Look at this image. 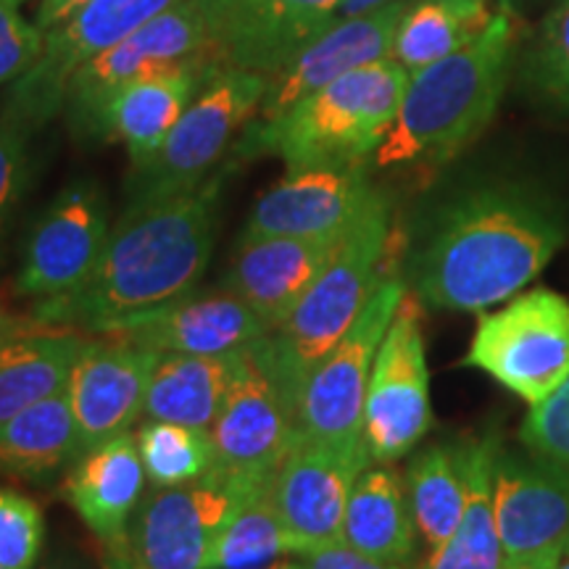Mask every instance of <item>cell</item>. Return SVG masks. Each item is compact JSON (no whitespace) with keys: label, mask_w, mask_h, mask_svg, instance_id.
Wrapping results in <instances>:
<instances>
[{"label":"cell","mask_w":569,"mask_h":569,"mask_svg":"<svg viewBox=\"0 0 569 569\" xmlns=\"http://www.w3.org/2000/svg\"><path fill=\"white\" fill-rule=\"evenodd\" d=\"M227 169L193 190L127 203L90 280L74 293L38 301L40 325L111 332L127 319L193 293L213 253Z\"/></svg>","instance_id":"obj_1"},{"label":"cell","mask_w":569,"mask_h":569,"mask_svg":"<svg viewBox=\"0 0 569 569\" xmlns=\"http://www.w3.org/2000/svg\"><path fill=\"white\" fill-rule=\"evenodd\" d=\"M565 240V213L543 193L511 182L482 184L440 209L411 280L432 309L486 311L538 280Z\"/></svg>","instance_id":"obj_2"},{"label":"cell","mask_w":569,"mask_h":569,"mask_svg":"<svg viewBox=\"0 0 569 569\" xmlns=\"http://www.w3.org/2000/svg\"><path fill=\"white\" fill-rule=\"evenodd\" d=\"M515 46L517 21L501 6L469 46L409 71L393 127L372 156L375 167H443L472 146L496 117Z\"/></svg>","instance_id":"obj_3"},{"label":"cell","mask_w":569,"mask_h":569,"mask_svg":"<svg viewBox=\"0 0 569 569\" xmlns=\"http://www.w3.org/2000/svg\"><path fill=\"white\" fill-rule=\"evenodd\" d=\"M409 69L382 59L348 71L272 122H251L232 142L234 159L274 156L288 169L367 163L401 106Z\"/></svg>","instance_id":"obj_4"},{"label":"cell","mask_w":569,"mask_h":569,"mask_svg":"<svg viewBox=\"0 0 569 569\" xmlns=\"http://www.w3.org/2000/svg\"><path fill=\"white\" fill-rule=\"evenodd\" d=\"M388 240L390 203L380 193L284 322L259 338L261 353L280 380L293 415L303 382L351 330L369 298L380 288V264L386 259Z\"/></svg>","instance_id":"obj_5"},{"label":"cell","mask_w":569,"mask_h":569,"mask_svg":"<svg viewBox=\"0 0 569 569\" xmlns=\"http://www.w3.org/2000/svg\"><path fill=\"white\" fill-rule=\"evenodd\" d=\"M267 92V74L217 67L177 119L161 151L130 177V201H156L184 193L217 172L234 134L243 132Z\"/></svg>","instance_id":"obj_6"},{"label":"cell","mask_w":569,"mask_h":569,"mask_svg":"<svg viewBox=\"0 0 569 569\" xmlns=\"http://www.w3.org/2000/svg\"><path fill=\"white\" fill-rule=\"evenodd\" d=\"M465 367L536 407L569 377V301L551 288H532L475 327Z\"/></svg>","instance_id":"obj_7"},{"label":"cell","mask_w":569,"mask_h":569,"mask_svg":"<svg viewBox=\"0 0 569 569\" xmlns=\"http://www.w3.org/2000/svg\"><path fill=\"white\" fill-rule=\"evenodd\" d=\"M267 488L211 467L184 486L146 490L124 540L134 569H213L219 536L248 498Z\"/></svg>","instance_id":"obj_8"},{"label":"cell","mask_w":569,"mask_h":569,"mask_svg":"<svg viewBox=\"0 0 569 569\" xmlns=\"http://www.w3.org/2000/svg\"><path fill=\"white\" fill-rule=\"evenodd\" d=\"M403 296L407 284L401 280H382L351 330L303 382L296 409V427L303 436L343 448L365 446L361 422L369 377Z\"/></svg>","instance_id":"obj_9"},{"label":"cell","mask_w":569,"mask_h":569,"mask_svg":"<svg viewBox=\"0 0 569 569\" xmlns=\"http://www.w3.org/2000/svg\"><path fill=\"white\" fill-rule=\"evenodd\" d=\"M188 63H217V59L196 0H177L172 9L77 69L63 103L71 132L77 138L98 140L101 113L113 92L140 77Z\"/></svg>","instance_id":"obj_10"},{"label":"cell","mask_w":569,"mask_h":569,"mask_svg":"<svg viewBox=\"0 0 569 569\" xmlns=\"http://www.w3.org/2000/svg\"><path fill=\"white\" fill-rule=\"evenodd\" d=\"M174 3L177 0H88L46 32L40 59L13 82L6 113L30 132L51 122L63 111L69 82L82 63L119 46Z\"/></svg>","instance_id":"obj_11"},{"label":"cell","mask_w":569,"mask_h":569,"mask_svg":"<svg viewBox=\"0 0 569 569\" xmlns=\"http://www.w3.org/2000/svg\"><path fill=\"white\" fill-rule=\"evenodd\" d=\"M430 427V369L419 306L407 293L375 356L361 438L372 465H390L415 451Z\"/></svg>","instance_id":"obj_12"},{"label":"cell","mask_w":569,"mask_h":569,"mask_svg":"<svg viewBox=\"0 0 569 569\" xmlns=\"http://www.w3.org/2000/svg\"><path fill=\"white\" fill-rule=\"evenodd\" d=\"M296 430L288 396L256 340L240 351L238 369L209 427L213 469L253 486H269Z\"/></svg>","instance_id":"obj_13"},{"label":"cell","mask_w":569,"mask_h":569,"mask_svg":"<svg viewBox=\"0 0 569 569\" xmlns=\"http://www.w3.org/2000/svg\"><path fill=\"white\" fill-rule=\"evenodd\" d=\"M369 465L372 459L365 446H332L296 430L293 443L269 482V501L290 553L301 557L343 540L348 498Z\"/></svg>","instance_id":"obj_14"},{"label":"cell","mask_w":569,"mask_h":569,"mask_svg":"<svg viewBox=\"0 0 569 569\" xmlns=\"http://www.w3.org/2000/svg\"><path fill=\"white\" fill-rule=\"evenodd\" d=\"M219 67L274 74L340 19L343 0H196Z\"/></svg>","instance_id":"obj_15"},{"label":"cell","mask_w":569,"mask_h":569,"mask_svg":"<svg viewBox=\"0 0 569 569\" xmlns=\"http://www.w3.org/2000/svg\"><path fill=\"white\" fill-rule=\"evenodd\" d=\"M109 203L101 184L77 180L40 213L17 274V293L51 301L90 280L109 240Z\"/></svg>","instance_id":"obj_16"},{"label":"cell","mask_w":569,"mask_h":569,"mask_svg":"<svg viewBox=\"0 0 569 569\" xmlns=\"http://www.w3.org/2000/svg\"><path fill=\"white\" fill-rule=\"evenodd\" d=\"M377 196L367 163L288 169L256 201L240 238H346Z\"/></svg>","instance_id":"obj_17"},{"label":"cell","mask_w":569,"mask_h":569,"mask_svg":"<svg viewBox=\"0 0 569 569\" xmlns=\"http://www.w3.org/2000/svg\"><path fill=\"white\" fill-rule=\"evenodd\" d=\"M493 509L507 565L551 567L569 553V475L536 457L501 448Z\"/></svg>","instance_id":"obj_18"},{"label":"cell","mask_w":569,"mask_h":569,"mask_svg":"<svg viewBox=\"0 0 569 569\" xmlns=\"http://www.w3.org/2000/svg\"><path fill=\"white\" fill-rule=\"evenodd\" d=\"M407 9L409 0H390L367 13L340 17L280 71L267 77V92L253 117L256 122H272L298 101L346 77L348 71L393 59L396 32Z\"/></svg>","instance_id":"obj_19"},{"label":"cell","mask_w":569,"mask_h":569,"mask_svg":"<svg viewBox=\"0 0 569 569\" xmlns=\"http://www.w3.org/2000/svg\"><path fill=\"white\" fill-rule=\"evenodd\" d=\"M159 353L119 336L88 338L67 380V396L80 427V453L130 432L146 411L148 380Z\"/></svg>","instance_id":"obj_20"},{"label":"cell","mask_w":569,"mask_h":569,"mask_svg":"<svg viewBox=\"0 0 569 569\" xmlns=\"http://www.w3.org/2000/svg\"><path fill=\"white\" fill-rule=\"evenodd\" d=\"M103 336H119L161 353L224 356L264 338L267 327L232 290H193L161 309L127 319Z\"/></svg>","instance_id":"obj_21"},{"label":"cell","mask_w":569,"mask_h":569,"mask_svg":"<svg viewBox=\"0 0 569 569\" xmlns=\"http://www.w3.org/2000/svg\"><path fill=\"white\" fill-rule=\"evenodd\" d=\"M340 243L343 238H240L227 269V290L251 306L272 332L322 274Z\"/></svg>","instance_id":"obj_22"},{"label":"cell","mask_w":569,"mask_h":569,"mask_svg":"<svg viewBox=\"0 0 569 569\" xmlns=\"http://www.w3.org/2000/svg\"><path fill=\"white\" fill-rule=\"evenodd\" d=\"M213 69L217 63H188L124 84L106 103L98 140L124 142L132 172L148 167Z\"/></svg>","instance_id":"obj_23"},{"label":"cell","mask_w":569,"mask_h":569,"mask_svg":"<svg viewBox=\"0 0 569 569\" xmlns=\"http://www.w3.org/2000/svg\"><path fill=\"white\" fill-rule=\"evenodd\" d=\"M142 488H146V467H142L138 436L122 432L71 461V472L63 482V498L90 532L111 546L127 538L134 509L146 493Z\"/></svg>","instance_id":"obj_24"},{"label":"cell","mask_w":569,"mask_h":569,"mask_svg":"<svg viewBox=\"0 0 569 569\" xmlns=\"http://www.w3.org/2000/svg\"><path fill=\"white\" fill-rule=\"evenodd\" d=\"M407 480L388 465H369L348 498L343 543L367 557L409 565L417 551Z\"/></svg>","instance_id":"obj_25"},{"label":"cell","mask_w":569,"mask_h":569,"mask_svg":"<svg viewBox=\"0 0 569 569\" xmlns=\"http://www.w3.org/2000/svg\"><path fill=\"white\" fill-rule=\"evenodd\" d=\"M84 343L74 327L38 325L0 348V425L61 393Z\"/></svg>","instance_id":"obj_26"},{"label":"cell","mask_w":569,"mask_h":569,"mask_svg":"<svg viewBox=\"0 0 569 569\" xmlns=\"http://www.w3.org/2000/svg\"><path fill=\"white\" fill-rule=\"evenodd\" d=\"M240 351L224 356L159 353L148 380L142 415L209 432L238 369Z\"/></svg>","instance_id":"obj_27"},{"label":"cell","mask_w":569,"mask_h":569,"mask_svg":"<svg viewBox=\"0 0 569 569\" xmlns=\"http://www.w3.org/2000/svg\"><path fill=\"white\" fill-rule=\"evenodd\" d=\"M80 457V427L67 388L0 425V472L27 480L51 478Z\"/></svg>","instance_id":"obj_28"},{"label":"cell","mask_w":569,"mask_h":569,"mask_svg":"<svg viewBox=\"0 0 569 569\" xmlns=\"http://www.w3.org/2000/svg\"><path fill=\"white\" fill-rule=\"evenodd\" d=\"M501 451L496 438L467 440V507L453 536L430 551L425 569H503L493 509V469Z\"/></svg>","instance_id":"obj_29"},{"label":"cell","mask_w":569,"mask_h":569,"mask_svg":"<svg viewBox=\"0 0 569 569\" xmlns=\"http://www.w3.org/2000/svg\"><path fill=\"white\" fill-rule=\"evenodd\" d=\"M403 480L419 538L436 551L459 528L467 507L465 443L425 448L411 459Z\"/></svg>","instance_id":"obj_30"},{"label":"cell","mask_w":569,"mask_h":569,"mask_svg":"<svg viewBox=\"0 0 569 569\" xmlns=\"http://www.w3.org/2000/svg\"><path fill=\"white\" fill-rule=\"evenodd\" d=\"M490 0H409L398 24L393 59L417 71L457 53L493 21Z\"/></svg>","instance_id":"obj_31"},{"label":"cell","mask_w":569,"mask_h":569,"mask_svg":"<svg viewBox=\"0 0 569 569\" xmlns=\"http://www.w3.org/2000/svg\"><path fill=\"white\" fill-rule=\"evenodd\" d=\"M146 478L151 486L172 488L203 478L213 467V446L206 430L148 419L138 432Z\"/></svg>","instance_id":"obj_32"},{"label":"cell","mask_w":569,"mask_h":569,"mask_svg":"<svg viewBox=\"0 0 569 569\" xmlns=\"http://www.w3.org/2000/svg\"><path fill=\"white\" fill-rule=\"evenodd\" d=\"M290 553L269 488L248 498L213 549V569H261Z\"/></svg>","instance_id":"obj_33"},{"label":"cell","mask_w":569,"mask_h":569,"mask_svg":"<svg viewBox=\"0 0 569 569\" xmlns=\"http://www.w3.org/2000/svg\"><path fill=\"white\" fill-rule=\"evenodd\" d=\"M46 543V517L32 498L0 488V569H34Z\"/></svg>","instance_id":"obj_34"},{"label":"cell","mask_w":569,"mask_h":569,"mask_svg":"<svg viewBox=\"0 0 569 569\" xmlns=\"http://www.w3.org/2000/svg\"><path fill=\"white\" fill-rule=\"evenodd\" d=\"M519 440L530 457L569 475V377L546 401L530 407Z\"/></svg>","instance_id":"obj_35"},{"label":"cell","mask_w":569,"mask_h":569,"mask_svg":"<svg viewBox=\"0 0 569 569\" xmlns=\"http://www.w3.org/2000/svg\"><path fill=\"white\" fill-rule=\"evenodd\" d=\"M530 80L540 96L569 109V0L543 21L530 59Z\"/></svg>","instance_id":"obj_36"},{"label":"cell","mask_w":569,"mask_h":569,"mask_svg":"<svg viewBox=\"0 0 569 569\" xmlns=\"http://www.w3.org/2000/svg\"><path fill=\"white\" fill-rule=\"evenodd\" d=\"M30 130L3 111L0 117V238L30 188Z\"/></svg>","instance_id":"obj_37"},{"label":"cell","mask_w":569,"mask_h":569,"mask_svg":"<svg viewBox=\"0 0 569 569\" xmlns=\"http://www.w3.org/2000/svg\"><path fill=\"white\" fill-rule=\"evenodd\" d=\"M46 46V32L19 11L13 0H0V84L17 82L32 69Z\"/></svg>","instance_id":"obj_38"},{"label":"cell","mask_w":569,"mask_h":569,"mask_svg":"<svg viewBox=\"0 0 569 569\" xmlns=\"http://www.w3.org/2000/svg\"><path fill=\"white\" fill-rule=\"evenodd\" d=\"M306 569H417L415 565H396V561H382L367 553L351 549V546L338 540V543L322 546V549L306 551L298 557Z\"/></svg>","instance_id":"obj_39"},{"label":"cell","mask_w":569,"mask_h":569,"mask_svg":"<svg viewBox=\"0 0 569 569\" xmlns=\"http://www.w3.org/2000/svg\"><path fill=\"white\" fill-rule=\"evenodd\" d=\"M84 3H88V0H40L34 24H38L42 32H51L53 27H59L69 13H74Z\"/></svg>","instance_id":"obj_40"},{"label":"cell","mask_w":569,"mask_h":569,"mask_svg":"<svg viewBox=\"0 0 569 569\" xmlns=\"http://www.w3.org/2000/svg\"><path fill=\"white\" fill-rule=\"evenodd\" d=\"M38 325H40V322H38V319H34V317H19V315H13L9 306L0 301V348L9 343V340L21 336V332L32 330V327H38Z\"/></svg>","instance_id":"obj_41"},{"label":"cell","mask_w":569,"mask_h":569,"mask_svg":"<svg viewBox=\"0 0 569 569\" xmlns=\"http://www.w3.org/2000/svg\"><path fill=\"white\" fill-rule=\"evenodd\" d=\"M124 540H127V538H124ZM124 540H119V543L106 546L103 569H134L132 559H130V551H127Z\"/></svg>","instance_id":"obj_42"},{"label":"cell","mask_w":569,"mask_h":569,"mask_svg":"<svg viewBox=\"0 0 569 569\" xmlns=\"http://www.w3.org/2000/svg\"><path fill=\"white\" fill-rule=\"evenodd\" d=\"M390 0H343V9L340 17H356V13H367L377 9V6H386Z\"/></svg>","instance_id":"obj_43"},{"label":"cell","mask_w":569,"mask_h":569,"mask_svg":"<svg viewBox=\"0 0 569 569\" xmlns=\"http://www.w3.org/2000/svg\"><path fill=\"white\" fill-rule=\"evenodd\" d=\"M549 569H569V553H565V557L553 561V565Z\"/></svg>","instance_id":"obj_44"},{"label":"cell","mask_w":569,"mask_h":569,"mask_svg":"<svg viewBox=\"0 0 569 569\" xmlns=\"http://www.w3.org/2000/svg\"><path fill=\"white\" fill-rule=\"evenodd\" d=\"M290 565H293V561H288V559H280V561H274V565H269V567H261V569H290Z\"/></svg>","instance_id":"obj_45"},{"label":"cell","mask_w":569,"mask_h":569,"mask_svg":"<svg viewBox=\"0 0 569 569\" xmlns=\"http://www.w3.org/2000/svg\"><path fill=\"white\" fill-rule=\"evenodd\" d=\"M503 569H549V567H532V565H503Z\"/></svg>","instance_id":"obj_46"},{"label":"cell","mask_w":569,"mask_h":569,"mask_svg":"<svg viewBox=\"0 0 569 569\" xmlns=\"http://www.w3.org/2000/svg\"><path fill=\"white\" fill-rule=\"evenodd\" d=\"M290 569H306V567L301 565V561H293V565H290Z\"/></svg>","instance_id":"obj_47"},{"label":"cell","mask_w":569,"mask_h":569,"mask_svg":"<svg viewBox=\"0 0 569 569\" xmlns=\"http://www.w3.org/2000/svg\"><path fill=\"white\" fill-rule=\"evenodd\" d=\"M511 3H515V0H501V6H511Z\"/></svg>","instance_id":"obj_48"},{"label":"cell","mask_w":569,"mask_h":569,"mask_svg":"<svg viewBox=\"0 0 569 569\" xmlns=\"http://www.w3.org/2000/svg\"><path fill=\"white\" fill-rule=\"evenodd\" d=\"M13 3H24V0H13Z\"/></svg>","instance_id":"obj_49"},{"label":"cell","mask_w":569,"mask_h":569,"mask_svg":"<svg viewBox=\"0 0 569 569\" xmlns=\"http://www.w3.org/2000/svg\"><path fill=\"white\" fill-rule=\"evenodd\" d=\"M59 569H74V567H59Z\"/></svg>","instance_id":"obj_50"}]
</instances>
